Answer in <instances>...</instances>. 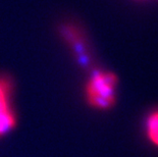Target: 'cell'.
I'll return each instance as SVG.
<instances>
[{
    "instance_id": "obj_2",
    "label": "cell",
    "mask_w": 158,
    "mask_h": 157,
    "mask_svg": "<svg viewBox=\"0 0 158 157\" xmlns=\"http://www.w3.org/2000/svg\"><path fill=\"white\" fill-rule=\"evenodd\" d=\"M11 97V80L0 76V139L15 131L18 126V118L12 106Z\"/></svg>"
},
{
    "instance_id": "obj_4",
    "label": "cell",
    "mask_w": 158,
    "mask_h": 157,
    "mask_svg": "<svg viewBox=\"0 0 158 157\" xmlns=\"http://www.w3.org/2000/svg\"><path fill=\"white\" fill-rule=\"evenodd\" d=\"M146 134L149 141L158 147V110H154L147 118Z\"/></svg>"
},
{
    "instance_id": "obj_1",
    "label": "cell",
    "mask_w": 158,
    "mask_h": 157,
    "mask_svg": "<svg viewBox=\"0 0 158 157\" xmlns=\"http://www.w3.org/2000/svg\"><path fill=\"white\" fill-rule=\"evenodd\" d=\"M117 78L114 73L94 69L86 84L85 94L88 104L96 109H109L115 103Z\"/></svg>"
},
{
    "instance_id": "obj_3",
    "label": "cell",
    "mask_w": 158,
    "mask_h": 157,
    "mask_svg": "<svg viewBox=\"0 0 158 157\" xmlns=\"http://www.w3.org/2000/svg\"><path fill=\"white\" fill-rule=\"evenodd\" d=\"M58 34L72 50L79 64L82 68H89L91 56L89 54L88 43L78 27L73 24H62L58 28Z\"/></svg>"
}]
</instances>
